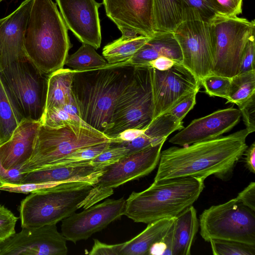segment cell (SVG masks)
Segmentation results:
<instances>
[{
  "label": "cell",
  "instance_id": "obj_1",
  "mask_svg": "<svg viewBox=\"0 0 255 255\" xmlns=\"http://www.w3.org/2000/svg\"><path fill=\"white\" fill-rule=\"evenodd\" d=\"M245 129L226 136L161 151L154 181L180 177L205 180L214 175L231 179L235 167L248 147Z\"/></svg>",
  "mask_w": 255,
  "mask_h": 255
},
{
  "label": "cell",
  "instance_id": "obj_2",
  "mask_svg": "<svg viewBox=\"0 0 255 255\" xmlns=\"http://www.w3.org/2000/svg\"><path fill=\"white\" fill-rule=\"evenodd\" d=\"M135 66L120 63L75 71L71 92L81 119L104 133L117 100L133 80Z\"/></svg>",
  "mask_w": 255,
  "mask_h": 255
},
{
  "label": "cell",
  "instance_id": "obj_3",
  "mask_svg": "<svg viewBox=\"0 0 255 255\" xmlns=\"http://www.w3.org/2000/svg\"><path fill=\"white\" fill-rule=\"evenodd\" d=\"M68 28L52 0H34L24 34L27 57L50 75L65 65L71 48Z\"/></svg>",
  "mask_w": 255,
  "mask_h": 255
},
{
  "label": "cell",
  "instance_id": "obj_4",
  "mask_svg": "<svg viewBox=\"0 0 255 255\" xmlns=\"http://www.w3.org/2000/svg\"><path fill=\"white\" fill-rule=\"evenodd\" d=\"M204 186V180L194 177L154 181L146 189L130 194L126 200L124 215L145 224L175 218L193 205Z\"/></svg>",
  "mask_w": 255,
  "mask_h": 255
},
{
  "label": "cell",
  "instance_id": "obj_5",
  "mask_svg": "<svg viewBox=\"0 0 255 255\" xmlns=\"http://www.w3.org/2000/svg\"><path fill=\"white\" fill-rule=\"evenodd\" d=\"M99 178L67 181L31 193L19 207L22 228L56 224L80 208Z\"/></svg>",
  "mask_w": 255,
  "mask_h": 255
},
{
  "label": "cell",
  "instance_id": "obj_6",
  "mask_svg": "<svg viewBox=\"0 0 255 255\" xmlns=\"http://www.w3.org/2000/svg\"><path fill=\"white\" fill-rule=\"evenodd\" d=\"M49 75L27 57L0 71V81L18 124L42 121L46 108Z\"/></svg>",
  "mask_w": 255,
  "mask_h": 255
},
{
  "label": "cell",
  "instance_id": "obj_7",
  "mask_svg": "<svg viewBox=\"0 0 255 255\" xmlns=\"http://www.w3.org/2000/svg\"><path fill=\"white\" fill-rule=\"evenodd\" d=\"M109 141L116 140L93 128L73 124L51 128L41 124L33 152L21 171L47 167L76 150Z\"/></svg>",
  "mask_w": 255,
  "mask_h": 255
},
{
  "label": "cell",
  "instance_id": "obj_8",
  "mask_svg": "<svg viewBox=\"0 0 255 255\" xmlns=\"http://www.w3.org/2000/svg\"><path fill=\"white\" fill-rule=\"evenodd\" d=\"M153 68L136 66L132 81L117 101L104 133L114 138L128 128L145 129L154 118Z\"/></svg>",
  "mask_w": 255,
  "mask_h": 255
},
{
  "label": "cell",
  "instance_id": "obj_9",
  "mask_svg": "<svg viewBox=\"0 0 255 255\" xmlns=\"http://www.w3.org/2000/svg\"><path fill=\"white\" fill-rule=\"evenodd\" d=\"M213 66L211 74L231 78L239 74L242 56L255 20L217 15L209 23Z\"/></svg>",
  "mask_w": 255,
  "mask_h": 255
},
{
  "label": "cell",
  "instance_id": "obj_10",
  "mask_svg": "<svg viewBox=\"0 0 255 255\" xmlns=\"http://www.w3.org/2000/svg\"><path fill=\"white\" fill-rule=\"evenodd\" d=\"M199 224L206 242L225 240L255 245V211L236 198L204 210Z\"/></svg>",
  "mask_w": 255,
  "mask_h": 255
},
{
  "label": "cell",
  "instance_id": "obj_11",
  "mask_svg": "<svg viewBox=\"0 0 255 255\" xmlns=\"http://www.w3.org/2000/svg\"><path fill=\"white\" fill-rule=\"evenodd\" d=\"M173 32L181 50L182 64L200 82L211 74L213 66L209 23L184 21Z\"/></svg>",
  "mask_w": 255,
  "mask_h": 255
},
{
  "label": "cell",
  "instance_id": "obj_12",
  "mask_svg": "<svg viewBox=\"0 0 255 255\" xmlns=\"http://www.w3.org/2000/svg\"><path fill=\"white\" fill-rule=\"evenodd\" d=\"M200 86L198 79L182 64L175 63L165 71L153 68V120L167 113L188 95L198 92Z\"/></svg>",
  "mask_w": 255,
  "mask_h": 255
},
{
  "label": "cell",
  "instance_id": "obj_13",
  "mask_svg": "<svg viewBox=\"0 0 255 255\" xmlns=\"http://www.w3.org/2000/svg\"><path fill=\"white\" fill-rule=\"evenodd\" d=\"M164 143L128 154L107 167L94 187L110 196L113 189L147 175L158 164Z\"/></svg>",
  "mask_w": 255,
  "mask_h": 255
},
{
  "label": "cell",
  "instance_id": "obj_14",
  "mask_svg": "<svg viewBox=\"0 0 255 255\" xmlns=\"http://www.w3.org/2000/svg\"><path fill=\"white\" fill-rule=\"evenodd\" d=\"M126 199L124 197L107 199L63 219L61 233L67 241L74 243L87 240L121 218L124 215Z\"/></svg>",
  "mask_w": 255,
  "mask_h": 255
},
{
  "label": "cell",
  "instance_id": "obj_15",
  "mask_svg": "<svg viewBox=\"0 0 255 255\" xmlns=\"http://www.w3.org/2000/svg\"><path fill=\"white\" fill-rule=\"evenodd\" d=\"M7 240L0 242V255H66V239L56 224L22 228Z\"/></svg>",
  "mask_w": 255,
  "mask_h": 255
},
{
  "label": "cell",
  "instance_id": "obj_16",
  "mask_svg": "<svg viewBox=\"0 0 255 255\" xmlns=\"http://www.w3.org/2000/svg\"><path fill=\"white\" fill-rule=\"evenodd\" d=\"M107 16L117 25L123 37H151L153 0H103Z\"/></svg>",
  "mask_w": 255,
  "mask_h": 255
},
{
  "label": "cell",
  "instance_id": "obj_17",
  "mask_svg": "<svg viewBox=\"0 0 255 255\" xmlns=\"http://www.w3.org/2000/svg\"><path fill=\"white\" fill-rule=\"evenodd\" d=\"M68 29L82 43L100 48L102 40L99 16L101 3L95 0H55Z\"/></svg>",
  "mask_w": 255,
  "mask_h": 255
},
{
  "label": "cell",
  "instance_id": "obj_18",
  "mask_svg": "<svg viewBox=\"0 0 255 255\" xmlns=\"http://www.w3.org/2000/svg\"><path fill=\"white\" fill-rule=\"evenodd\" d=\"M241 117L239 109L231 107L217 110L194 120L169 142L184 146L217 138L230 131L240 122Z\"/></svg>",
  "mask_w": 255,
  "mask_h": 255
},
{
  "label": "cell",
  "instance_id": "obj_19",
  "mask_svg": "<svg viewBox=\"0 0 255 255\" xmlns=\"http://www.w3.org/2000/svg\"><path fill=\"white\" fill-rule=\"evenodd\" d=\"M34 0H25L13 12L0 19V71L9 64L27 58L24 34Z\"/></svg>",
  "mask_w": 255,
  "mask_h": 255
},
{
  "label": "cell",
  "instance_id": "obj_20",
  "mask_svg": "<svg viewBox=\"0 0 255 255\" xmlns=\"http://www.w3.org/2000/svg\"><path fill=\"white\" fill-rule=\"evenodd\" d=\"M41 122L24 121L10 138L0 145V171L20 170L30 158Z\"/></svg>",
  "mask_w": 255,
  "mask_h": 255
},
{
  "label": "cell",
  "instance_id": "obj_21",
  "mask_svg": "<svg viewBox=\"0 0 255 255\" xmlns=\"http://www.w3.org/2000/svg\"><path fill=\"white\" fill-rule=\"evenodd\" d=\"M90 161L76 165L45 167L27 172L20 184L62 183L99 178L105 168L97 169L90 165Z\"/></svg>",
  "mask_w": 255,
  "mask_h": 255
},
{
  "label": "cell",
  "instance_id": "obj_22",
  "mask_svg": "<svg viewBox=\"0 0 255 255\" xmlns=\"http://www.w3.org/2000/svg\"><path fill=\"white\" fill-rule=\"evenodd\" d=\"M161 56L182 64L181 50L173 32L156 31L133 56L120 63L134 66H145L149 62Z\"/></svg>",
  "mask_w": 255,
  "mask_h": 255
},
{
  "label": "cell",
  "instance_id": "obj_23",
  "mask_svg": "<svg viewBox=\"0 0 255 255\" xmlns=\"http://www.w3.org/2000/svg\"><path fill=\"white\" fill-rule=\"evenodd\" d=\"M183 124V122L165 113L153 120L143 133L134 140L121 143L128 148V154L132 153L165 142L170 134L184 128Z\"/></svg>",
  "mask_w": 255,
  "mask_h": 255
},
{
  "label": "cell",
  "instance_id": "obj_24",
  "mask_svg": "<svg viewBox=\"0 0 255 255\" xmlns=\"http://www.w3.org/2000/svg\"><path fill=\"white\" fill-rule=\"evenodd\" d=\"M199 224L195 208L190 206L174 219L172 255H190Z\"/></svg>",
  "mask_w": 255,
  "mask_h": 255
},
{
  "label": "cell",
  "instance_id": "obj_25",
  "mask_svg": "<svg viewBox=\"0 0 255 255\" xmlns=\"http://www.w3.org/2000/svg\"><path fill=\"white\" fill-rule=\"evenodd\" d=\"M174 218H163L148 223L140 233L124 243L121 255H148L151 247L166 233Z\"/></svg>",
  "mask_w": 255,
  "mask_h": 255
},
{
  "label": "cell",
  "instance_id": "obj_26",
  "mask_svg": "<svg viewBox=\"0 0 255 255\" xmlns=\"http://www.w3.org/2000/svg\"><path fill=\"white\" fill-rule=\"evenodd\" d=\"M73 74V70L63 68L49 75L45 111L74 100L71 92Z\"/></svg>",
  "mask_w": 255,
  "mask_h": 255
},
{
  "label": "cell",
  "instance_id": "obj_27",
  "mask_svg": "<svg viewBox=\"0 0 255 255\" xmlns=\"http://www.w3.org/2000/svg\"><path fill=\"white\" fill-rule=\"evenodd\" d=\"M182 22L181 0H153V23L155 32H173Z\"/></svg>",
  "mask_w": 255,
  "mask_h": 255
},
{
  "label": "cell",
  "instance_id": "obj_28",
  "mask_svg": "<svg viewBox=\"0 0 255 255\" xmlns=\"http://www.w3.org/2000/svg\"><path fill=\"white\" fill-rule=\"evenodd\" d=\"M150 37L139 35L128 38L121 36L104 46L103 56L110 64L126 61L133 56Z\"/></svg>",
  "mask_w": 255,
  "mask_h": 255
},
{
  "label": "cell",
  "instance_id": "obj_29",
  "mask_svg": "<svg viewBox=\"0 0 255 255\" xmlns=\"http://www.w3.org/2000/svg\"><path fill=\"white\" fill-rule=\"evenodd\" d=\"M41 124L51 128H59L67 124H73L93 128L80 118L74 99L63 105L46 110Z\"/></svg>",
  "mask_w": 255,
  "mask_h": 255
},
{
  "label": "cell",
  "instance_id": "obj_30",
  "mask_svg": "<svg viewBox=\"0 0 255 255\" xmlns=\"http://www.w3.org/2000/svg\"><path fill=\"white\" fill-rule=\"evenodd\" d=\"M109 64L93 47L85 43H83L75 53L68 55L65 62V65L75 71L97 69Z\"/></svg>",
  "mask_w": 255,
  "mask_h": 255
},
{
  "label": "cell",
  "instance_id": "obj_31",
  "mask_svg": "<svg viewBox=\"0 0 255 255\" xmlns=\"http://www.w3.org/2000/svg\"><path fill=\"white\" fill-rule=\"evenodd\" d=\"M255 95V70L231 78L229 99L227 103L241 106Z\"/></svg>",
  "mask_w": 255,
  "mask_h": 255
},
{
  "label": "cell",
  "instance_id": "obj_32",
  "mask_svg": "<svg viewBox=\"0 0 255 255\" xmlns=\"http://www.w3.org/2000/svg\"><path fill=\"white\" fill-rule=\"evenodd\" d=\"M182 21L199 20L209 23L217 15L211 0H181Z\"/></svg>",
  "mask_w": 255,
  "mask_h": 255
},
{
  "label": "cell",
  "instance_id": "obj_33",
  "mask_svg": "<svg viewBox=\"0 0 255 255\" xmlns=\"http://www.w3.org/2000/svg\"><path fill=\"white\" fill-rule=\"evenodd\" d=\"M18 125L0 81V145L10 138Z\"/></svg>",
  "mask_w": 255,
  "mask_h": 255
},
{
  "label": "cell",
  "instance_id": "obj_34",
  "mask_svg": "<svg viewBox=\"0 0 255 255\" xmlns=\"http://www.w3.org/2000/svg\"><path fill=\"white\" fill-rule=\"evenodd\" d=\"M112 143L109 141L79 149L47 167L70 166L90 161L109 147Z\"/></svg>",
  "mask_w": 255,
  "mask_h": 255
},
{
  "label": "cell",
  "instance_id": "obj_35",
  "mask_svg": "<svg viewBox=\"0 0 255 255\" xmlns=\"http://www.w3.org/2000/svg\"><path fill=\"white\" fill-rule=\"evenodd\" d=\"M209 242L215 255H255V245L225 240H211Z\"/></svg>",
  "mask_w": 255,
  "mask_h": 255
},
{
  "label": "cell",
  "instance_id": "obj_36",
  "mask_svg": "<svg viewBox=\"0 0 255 255\" xmlns=\"http://www.w3.org/2000/svg\"><path fill=\"white\" fill-rule=\"evenodd\" d=\"M128 152V148L124 143H112L109 147L91 160L90 164L97 169H104L118 161Z\"/></svg>",
  "mask_w": 255,
  "mask_h": 255
},
{
  "label": "cell",
  "instance_id": "obj_37",
  "mask_svg": "<svg viewBox=\"0 0 255 255\" xmlns=\"http://www.w3.org/2000/svg\"><path fill=\"white\" fill-rule=\"evenodd\" d=\"M230 82L231 78L210 74L205 77L200 83L209 96L219 97L228 101Z\"/></svg>",
  "mask_w": 255,
  "mask_h": 255
},
{
  "label": "cell",
  "instance_id": "obj_38",
  "mask_svg": "<svg viewBox=\"0 0 255 255\" xmlns=\"http://www.w3.org/2000/svg\"><path fill=\"white\" fill-rule=\"evenodd\" d=\"M18 219L9 210L0 205V242L15 234V226Z\"/></svg>",
  "mask_w": 255,
  "mask_h": 255
},
{
  "label": "cell",
  "instance_id": "obj_39",
  "mask_svg": "<svg viewBox=\"0 0 255 255\" xmlns=\"http://www.w3.org/2000/svg\"><path fill=\"white\" fill-rule=\"evenodd\" d=\"M217 15L235 17L242 11L243 0H211Z\"/></svg>",
  "mask_w": 255,
  "mask_h": 255
},
{
  "label": "cell",
  "instance_id": "obj_40",
  "mask_svg": "<svg viewBox=\"0 0 255 255\" xmlns=\"http://www.w3.org/2000/svg\"><path fill=\"white\" fill-rule=\"evenodd\" d=\"M174 230V220L162 238L151 247L148 255H172Z\"/></svg>",
  "mask_w": 255,
  "mask_h": 255
},
{
  "label": "cell",
  "instance_id": "obj_41",
  "mask_svg": "<svg viewBox=\"0 0 255 255\" xmlns=\"http://www.w3.org/2000/svg\"><path fill=\"white\" fill-rule=\"evenodd\" d=\"M255 32H253L250 35L246 44L241 60L239 74L255 70Z\"/></svg>",
  "mask_w": 255,
  "mask_h": 255
},
{
  "label": "cell",
  "instance_id": "obj_42",
  "mask_svg": "<svg viewBox=\"0 0 255 255\" xmlns=\"http://www.w3.org/2000/svg\"><path fill=\"white\" fill-rule=\"evenodd\" d=\"M243 117L246 129L250 134L255 131V95L238 106Z\"/></svg>",
  "mask_w": 255,
  "mask_h": 255
},
{
  "label": "cell",
  "instance_id": "obj_43",
  "mask_svg": "<svg viewBox=\"0 0 255 255\" xmlns=\"http://www.w3.org/2000/svg\"><path fill=\"white\" fill-rule=\"evenodd\" d=\"M197 93L195 92L188 95L166 113L171 115L176 120L182 122L186 115L195 105Z\"/></svg>",
  "mask_w": 255,
  "mask_h": 255
},
{
  "label": "cell",
  "instance_id": "obj_44",
  "mask_svg": "<svg viewBox=\"0 0 255 255\" xmlns=\"http://www.w3.org/2000/svg\"><path fill=\"white\" fill-rule=\"evenodd\" d=\"M124 244V243L108 245L102 243L97 239H95L94 245L89 254L90 255H121Z\"/></svg>",
  "mask_w": 255,
  "mask_h": 255
},
{
  "label": "cell",
  "instance_id": "obj_45",
  "mask_svg": "<svg viewBox=\"0 0 255 255\" xmlns=\"http://www.w3.org/2000/svg\"><path fill=\"white\" fill-rule=\"evenodd\" d=\"M240 202L255 211V183L251 182L236 197Z\"/></svg>",
  "mask_w": 255,
  "mask_h": 255
},
{
  "label": "cell",
  "instance_id": "obj_46",
  "mask_svg": "<svg viewBox=\"0 0 255 255\" xmlns=\"http://www.w3.org/2000/svg\"><path fill=\"white\" fill-rule=\"evenodd\" d=\"M175 63L176 62L170 58L161 56L149 62L145 66L159 71H165L171 68Z\"/></svg>",
  "mask_w": 255,
  "mask_h": 255
},
{
  "label": "cell",
  "instance_id": "obj_47",
  "mask_svg": "<svg viewBox=\"0 0 255 255\" xmlns=\"http://www.w3.org/2000/svg\"><path fill=\"white\" fill-rule=\"evenodd\" d=\"M144 130L145 129L128 128L123 131L114 138L117 139V143L131 142L141 135Z\"/></svg>",
  "mask_w": 255,
  "mask_h": 255
},
{
  "label": "cell",
  "instance_id": "obj_48",
  "mask_svg": "<svg viewBox=\"0 0 255 255\" xmlns=\"http://www.w3.org/2000/svg\"><path fill=\"white\" fill-rule=\"evenodd\" d=\"M243 155H245V166L252 173H255V142L248 146Z\"/></svg>",
  "mask_w": 255,
  "mask_h": 255
},
{
  "label": "cell",
  "instance_id": "obj_49",
  "mask_svg": "<svg viewBox=\"0 0 255 255\" xmlns=\"http://www.w3.org/2000/svg\"><path fill=\"white\" fill-rule=\"evenodd\" d=\"M3 185V183L0 180V188Z\"/></svg>",
  "mask_w": 255,
  "mask_h": 255
},
{
  "label": "cell",
  "instance_id": "obj_50",
  "mask_svg": "<svg viewBox=\"0 0 255 255\" xmlns=\"http://www.w3.org/2000/svg\"><path fill=\"white\" fill-rule=\"evenodd\" d=\"M3 0H0V3Z\"/></svg>",
  "mask_w": 255,
  "mask_h": 255
},
{
  "label": "cell",
  "instance_id": "obj_51",
  "mask_svg": "<svg viewBox=\"0 0 255 255\" xmlns=\"http://www.w3.org/2000/svg\"></svg>",
  "mask_w": 255,
  "mask_h": 255
}]
</instances>
